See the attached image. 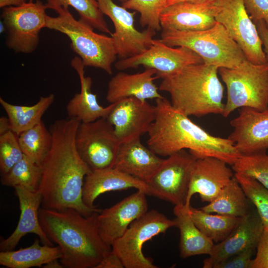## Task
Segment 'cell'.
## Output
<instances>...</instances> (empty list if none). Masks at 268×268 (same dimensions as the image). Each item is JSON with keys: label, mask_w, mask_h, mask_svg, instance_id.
<instances>
[{"label": "cell", "mask_w": 268, "mask_h": 268, "mask_svg": "<svg viewBox=\"0 0 268 268\" xmlns=\"http://www.w3.org/2000/svg\"><path fill=\"white\" fill-rule=\"evenodd\" d=\"M14 188L19 203L20 217L12 233L0 242V251L13 250L20 239L29 233L37 235L43 245L54 246L40 224L39 210L41 205L42 197L39 191L32 192L19 186Z\"/></svg>", "instance_id": "obj_21"}, {"label": "cell", "mask_w": 268, "mask_h": 268, "mask_svg": "<svg viewBox=\"0 0 268 268\" xmlns=\"http://www.w3.org/2000/svg\"><path fill=\"white\" fill-rule=\"evenodd\" d=\"M218 74L213 66L189 65L162 77L159 90L169 93L173 107L186 116L222 115L224 87Z\"/></svg>", "instance_id": "obj_4"}, {"label": "cell", "mask_w": 268, "mask_h": 268, "mask_svg": "<svg viewBox=\"0 0 268 268\" xmlns=\"http://www.w3.org/2000/svg\"><path fill=\"white\" fill-rule=\"evenodd\" d=\"M70 64L78 75L81 88L80 92L76 93L67 105L68 117L76 119L81 123H89L100 118H106L115 103L107 107L100 105L97 95L91 92L92 79L85 75V66L82 60L79 57H75Z\"/></svg>", "instance_id": "obj_25"}, {"label": "cell", "mask_w": 268, "mask_h": 268, "mask_svg": "<svg viewBox=\"0 0 268 268\" xmlns=\"http://www.w3.org/2000/svg\"><path fill=\"white\" fill-rule=\"evenodd\" d=\"M176 227L174 220L152 209L134 220L124 234L112 244V250L126 268H157L142 252L143 244L153 237Z\"/></svg>", "instance_id": "obj_8"}, {"label": "cell", "mask_w": 268, "mask_h": 268, "mask_svg": "<svg viewBox=\"0 0 268 268\" xmlns=\"http://www.w3.org/2000/svg\"><path fill=\"white\" fill-rule=\"evenodd\" d=\"M246 10L255 24L263 21L268 28V0H243Z\"/></svg>", "instance_id": "obj_39"}, {"label": "cell", "mask_w": 268, "mask_h": 268, "mask_svg": "<svg viewBox=\"0 0 268 268\" xmlns=\"http://www.w3.org/2000/svg\"><path fill=\"white\" fill-rule=\"evenodd\" d=\"M256 26L264 46V51L268 62V28L262 20L257 21Z\"/></svg>", "instance_id": "obj_42"}, {"label": "cell", "mask_w": 268, "mask_h": 268, "mask_svg": "<svg viewBox=\"0 0 268 268\" xmlns=\"http://www.w3.org/2000/svg\"></svg>", "instance_id": "obj_48"}, {"label": "cell", "mask_w": 268, "mask_h": 268, "mask_svg": "<svg viewBox=\"0 0 268 268\" xmlns=\"http://www.w3.org/2000/svg\"><path fill=\"white\" fill-rule=\"evenodd\" d=\"M23 156L16 134L10 130L0 135V171L1 175L8 173Z\"/></svg>", "instance_id": "obj_37"}, {"label": "cell", "mask_w": 268, "mask_h": 268, "mask_svg": "<svg viewBox=\"0 0 268 268\" xmlns=\"http://www.w3.org/2000/svg\"><path fill=\"white\" fill-rule=\"evenodd\" d=\"M252 204L234 176L218 196L201 209L207 213L242 217L253 207Z\"/></svg>", "instance_id": "obj_28"}, {"label": "cell", "mask_w": 268, "mask_h": 268, "mask_svg": "<svg viewBox=\"0 0 268 268\" xmlns=\"http://www.w3.org/2000/svg\"><path fill=\"white\" fill-rule=\"evenodd\" d=\"M146 196L143 192L137 190L98 213V230L107 244L111 246L124 234L134 220L148 211Z\"/></svg>", "instance_id": "obj_17"}, {"label": "cell", "mask_w": 268, "mask_h": 268, "mask_svg": "<svg viewBox=\"0 0 268 268\" xmlns=\"http://www.w3.org/2000/svg\"><path fill=\"white\" fill-rule=\"evenodd\" d=\"M62 256L59 246L40 245L36 239L30 246L18 250L0 252V265L9 268H30L41 267Z\"/></svg>", "instance_id": "obj_27"}, {"label": "cell", "mask_w": 268, "mask_h": 268, "mask_svg": "<svg viewBox=\"0 0 268 268\" xmlns=\"http://www.w3.org/2000/svg\"><path fill=\"white\" fill-rule=\"evenodd\" d=\"M75 142L79 156L92 171L113 167L121 143L106 118L80 123Z\"/></svg>", "instance_id": "obj_11"}, {"label": "cell", "mask_w": 268, "mask_h": 268, "mask_svg": "<svg viewBox=\"0 0 268 268\" xmlns=\"http://www.w3.org/2000/svg\"><path fill=\"white\" fill-rule=\"evenodd\" d=\"M203 63L195 52L184 47L167 46L160 39H153L151 46L143 52L116 62L117 69L123 70L143 66L156 70L157 78L169 75L189 65Z\"/></svg>", "instance_id": "obj_13"}, {"label": "cell", "mask_w": 268, "mask_h": 268, "mask_svg": "<svg viewBox=\"0 0 268 268\" xmlns=\"http://www.w3.org/2000/svg\"><path fill=\"white\" fill-rule=\"evenodd\" d=\"M190 207L179 205H175L173 209L174 220L180 231V256L182 259L196 255H209L214 245L213 241L196 226L190 216Z\"/></svg>", "instance_id": "obj_26"}, {"label": "cell", "mask_w": 268, "mask_h": 268, "mask_svg": "<svg viewBox=\"0 0 268 268\" xmlns=\"http://www.w3.org/2000/svg\"><path fill=\"white\" fill-rule=\"evenodd\" d=\"M224 161L214 157H205L196 160L185 202L189 208L192 196L198 194L202 202H210L234 176Z\"/></svg>", "instance_id": "obj_19"}, {"label": "cell", "mask_w": 268, "mask_h": 268, "mask_svg": "<svg viewBox=\"0 0 268 268\" xmlns=\"http://www.w3.org/2000/svg\"><path fill=\"white\" fill-rule=\"evenodd\" d=\"M54 100V94H50L41 97L34 105L23 106L12 104L0 97V104L7 115L11 130L18 135L39 123Z\"/></svg>", "instance_id": "obj_29"}, {"label": "cell", "mask_w": 268, "mask_h": 268, "mask_svg": "<svg viewBox=\"0 0 268 268\" xmlns=\"http://www.w3.org/2000/svg\"><path fill=\"white\" fill-rule=\"evenodd\" d=\"M124 265L119 256L112 251L108 252L96 268H124Z\"/></svg>", "instance_id": "obj_41"}, {"label": "cell", "mask_w": 268, "mask_h": 268, "mask_svg": "<svg viewBox=\"0 0 268 268\" xmlns=\"http://www.w3.org/2000/svg\"><path fill=\"white\" fill-rule=\"evenodd\" d=\"M234 176L246 197L257 210L264 229L268 230V189L255 178L247 175L234 173Z\"/></svg>", "instance_id": "obj_34"}, {"label": "cell", "mask_w": 268, "mask_h": 268, "mask_svg": "<svg viewBox=\"0 0 268 268\" xmlns=\"http://www.w3.org/2000/svg\"><path fill=\"white\" fill-rule=\"evenodd\" d=\"M214 17L238 44L247 60L255 64L267 62L256 24L250 17L243 0H215Z\"/></svg>", "instance_id": "obj_10"}, {"label": "cell", "mask_w": 268, "mask_h": 268, "mask_svg": "<svg viewBox=\"0 0 268 268\" xmlns=\"http://www.w3.org/2000/svg\"><path fill=\"white\" fill-rule=\"evenodd\" d=\"M97 0L102 12L108 16L114 24L115 31L111 37L119 57L126 59L135 56L151 46L156 31L148 28L143 31L137 30L134 25L136 11L130 12L113 0Z\"/></svg>", "instance_id": "obj_14"}, {"label": "cell", "mask_w": 268, "mask_h": 268, "mask_svg": "<svg viewBox=\"0 0 268 268\" xmlns=\"http://www.w3.org/2000/svg\"><path fill=\"white\" fill-rule=\"evenodd\" d=\"M215 0H167L165 4V7L170 5L183 1H188L194 3H208L212 2Z\"/></svg>", "instance_id": "obj_45"}, {"label": "cell", "mask_w": 268, "mask_h": 268, "mask_svg": "<svg viewBox=\"0 0 268 268\" xmlns=\"http://www.w3.org/2000/svg\"><path fill=\"white\" fill-rule=\"evenodd\" d=\"M58 259L52 260L42 266L44 268H63V266Z\"/></svg>", "instance_id": "obj_46"}, {"label": "cell", "mask_w": 268, "mask_h": 268, "mask_svg": "<svg viewBox=\"0 0 268 268\" xmlns=\"http://www.w3.org/2000/svg\"><path fill=\"white\" fill-rule=\"evenodd\" d=\"M156 73V70L152 68L134 74L117 73L108 82L106 99L110 104L130 97L143 101L163 98L154 83L157 78Z\"/></svg>", "instance_id": "obj_22"}, {"label": "cell", "mask_w": 268, "mask_h": 268, "mask_svg": "<svg viewBox=\"0 0 268 268\" xmlns=\"http://www.w3.org/2000/svg\"><path fill=\"white\" fill-rule=\"evenodd\" d=\"M189 212L196 226L216 243L224 240L236 227L241 219V217L207 213L191 206Z\"/></svg>", "instance_id": "obj_30"}, {"label": "cell", "mask_w": 268, "mask_h": 268, "mask_svg": "<svg viewBox=\"0 0 268 268\" xmlns=\"http://www.w3.org/2000/svg\"><path fill=\"white\" fill-rule=\"evenodd\" d=\"M155 118V106L146 100L130 97L115 103L106 118L121 143L147 134Z\"/></svg>", "instance_id": "obj_16"}, {"label": "cell", "mask_w": 268, "mask_h": 268, "mask_svg": "<svg viewBox=\"0 0 268 268\" xmlns=\"http://www.w3.org/2000/svg\"><path fill=\"white\" fill-rule=\"evenodd\" d=\"M26 0H0V7L4 8L10 6L19 5L25 2Z\"/></svg>", "instance_id": "obj_44"}, {"label": "cell", "mask_w": 268, "mask_h": 268, "mask_svg": "<svg viewBox=\"0 0 268 268\" xmlns=\"http://www.w3.org/2000/svg\"><path fill=\"white\" fill-rule=\"evenodd\" d=\"M163 160L137 138L120 143L113 167L146 183Z\"/></svg>", "instance_id": "obj_24"}, {"label": "cell", "mask_w": 268, "mask_h": 268, "mask_svg": "<svg viewBox=\"0 0 268 268\" xmlns=\"http://www.w3.org/2000/svg\"><path fill=\"white\" fill-rule=\"evenodd\" d=\"M218 74L227 89L224 117L242 107L268 109V62L255 64L247 60L235 68H219Z\"/></svg>", "instance_id": "obj_7"}, {"label": "cell", "mask_w": 268, "mask_h": 268, "mask_svg": "<svg viewBox=\"0 0 268 268\" xmlns=\"http://www.w3.org/2000/svg\"><path fill=\"white\" fill-rule=\"evenodd\" d=\"M80 121L75 118L60 119L50 127L51 148L41 165L38 189L42 207L63 210H76L85 217L102 210L87 206L82 200L84 179L92 172L79 156L75 138Z\"/></svg>", "instance_id": "obj_1"}, {"label": "cell", "mask_w": 268, "mask_h": 268, "mask_svg": "<svg viewBox=\"0 0 268 268\" xmlns=\"http://www.w3.org/2000/svg\"><path fill=\"white\" fill-rule=\"evenodd\" d=\"M47 9L72 7L78 13L79 20L105 33L112 35L97 0H46Z\"/></svg>", "instance_id": "obj_32"}, {"label": "cell", "mask_w": 268, "mask_h": 268, "mask_svg": "<svg viewBox=\"0 0 268 268\" xmlns=\"http://www.w3.org/2000/svg\"><path fill=\"white\" fill-rule=\"evenodd\" d=\"M95 212L85 217L75 209L40 208L39 218L47 237L61 248L66 268H96L112 247L102 239Z\"/></svg>", "instance_id": "obj_3"}, {"label": "cell", "mask_w": 268, "mask_h": 268, "mask_svg": "<svg viewBox=\"0 0 268 268\" xmlns=\"http://www.w3.org/2000/svg\"><path fill=\"white\" fill-rule=\"evenodd\" d=\"M264 227L254 206L222 241L214 245L209 257L203 260V268H213L224 260L250 249H256Z\"/></svg>", "instance_id": "obj_18"}, {"label": "cell", "mask_w": 268, "mask_h": 268, "mask_svg": "<svg viewBox=\"0 0 268 268\" xmlns=\"http://www.w3.org/2000/svg\"><path fill=\"white\" fill-rule=\"evenodd\" d=\"M234 173L251 176L268 189V155L266 153L241 155L232 165Z\"/></svg>", "instance_id": "obj_36"}, {"label": "cell", "mask_w": 268, "mask_h": 268, "mask_svg": "<svg viewBox=\"0 0 268 268\" xmlns=\"http://www.w3.org/2000/svg\"><path fill=\"white\" fill-rule=\"evenodd\" d=\"M42 177V169L24 155L6 174L1 175L2 185L15 188L19 186L29 191L38 190Z\"/></svg>", "instance_id": "obj_33"}, {"label": "cell", "mask_w": 268, "mask_h": 268, "mask_svg": "<svg viewBox=\"0 0 268 268\" xmlns=\"http://www.w3.org/2000/svg\"><path fill=\"white\" fill-rule=\"evenodd\" d=\"M156 118L147 133L148 147L168 156L182 149L197 159L214 157L233 165L242 155L228 138L214 136L173 107L164 98L155 99Z\"/></svg>", "instance_id": "obj_2"}, {"label": "cell", "mask_w": 268, "mask_h": 268, "mask_svg": "<svg viewBox=\"0 0 268 268\" xmlns=\"http://www.w3.org/2000/svg\"><path fill=\"white\" fill-rule=\"evenodd\" d=\"M251 268H268V230H264L258 244Z\"/></svg>", "instance_id": "obj_40"}, {"label": "cell", "mask_w": 268, "mask_h": 268, "mask_svg": "<svg viewBox=\"0 0 268 268\" xmlns=\"http://www.w3.org/2000/svg\"><path fill=\"white\" fill-rule=\"evenodd\" d=\"M10 125L9 119L5 117L0 118V135L10 131Z\"/></svg>", "instance_id": "obj_43"}, {"label": "cell", "mask_w": 268, "mask_h": 268, "mask_svg": "<svg viewBox=\"0 0 268 268\" xmlns=\"http://www.w3.org/2000/svg\"><path fill=\"white\" fill-rule=\"evenodd\" d=\"M197 158L182 149L164 159L146 183L153 196L174 204L185 205Z\"/></svg>", "instance_id": "obj_12"}, {"label": "cell", "mask_w": 268, "mask_h": 268, "mask_svg": "<svg viewBox=\"0 0 268 268\" xmlns=\"http://www.w3.org/2000/svg\"><path fill=\"white\" fill-rule=\"evenodd\" d=\"M47 9L39 0L3 8L1 18L6 32V44L16 53L34 52L39 42V33L45 28Z\"/></svg>", "instance_id": "obj_9"}, {"label": "cell", "mask_w": 268, "mask_h": 268, "mask_svg": "<svg viewBox=\"0 0 268 268\" xmlns=\"http://www.w3.org/2000/svg\"><path fill=\"white\" fill-rule=\"evenodd\" d=\"M120 0L122 2V3H123L124 2H125L129 0Z\"/></svg>", "instance_id": "obj_47"}, {"label": "cell", "mask_w": 268, "mask_h": 268, "mask_svg": "<svg viewBox=\"0 0 268 268\" xmlns=\"http://www.w3.org/2000/svg\"><path fill=\"white\" fill-rule=\"evenodd\" d=\"M167 0H129L122 3L140 14L139 24L154 31L162 30L160 17Z\"/></svg>", "instance_id": "obj_35"}, {"label": "cell", "mask_w": 268, "mask_h": 268, "mask_svg": "<svg viewBox=\"0 0 268 268\" xmlns=\"http://www.w3.org/2000/svg\"><path fill=\"white\" fill-rule=\"evenodd\" d=\"M233 128L227 137L242 155L266 153L268 150V109L258 111L242 107L230 121Z\"/></svg>", "instance_id": "obj_15"}, {"label": "cell", "mask_w": 268, "mask_h": 268, "mask_svg": "<svg viewBox=\"0 0 268 268\" xmlns=\"http://www.w3.org/2000/svg\"><path fill=\"white\" fill-rule=\"evenodd\" d=\"M256 249H250L232 256L216 265L213 268H251L252 257Z\"/></svg>", "instance_id": "obj_38"}, {"label": "cell", "mask_w": 268, "mask_h": 268, "mask_svg": "<svg viewBox=\"0 0 268 268\" xmlns=\"http://www.w3.org/2000/svg\"><path fill=\"white\" fill-rule=\"evenodd\" d=\"M18 140L24 155L40 166L52 144L51 133L42 121L20 134Z\"/></svg>", "instance_id": "obj_31"}, {"label": "cell", "mask_w": 268, "mask_h": 268, "mask_svg": "<svg viewBox=\"0 0 268 268\" xmlns=\"http://www.w3.org/2000/svg\"><path fill=\"white\" fill-rule=\"evenodd\" d=\"M54 10L58 16L47 15L45 28L67 35L70 40L72 50L85 67L100 68L111 74L112 65L118 56L113 38L97 33L88 24L76 20L68 7H58Z\"/></svg>", "instance_id": "obj_6"}, {"label": "cell", "mask_w": 268, "mask_h": 268, "mask_svg": "<svg viewBox=\"0 0 268 268\" xmlns=\"http://www.w3.org/2000/svg\"><path fill=\"white\" fill-rule=\"evenodd\" d=\"M135 188L150 196L147 184L119 170L110 167L92 171L84 178L82 200L85 204L95 207L94 202L100 195L111 191Z\"/></svg>", "instance_id": "obj_23"}, {"label": "cell", "mask_w": 268, "mask_h": 268, "mask_svg": "<svg viewBox=\"0 0 268 268\" xmlns=\"http://www.w3.org/2000/svg\"><path fill=\"white\" fill-rule=\"evenodd\" d=\"M213 2L183 1L165 7L160 17L162 29L198 31L212 27L216 22Z\"/></svg>", "instance_id": "obj_20"}, {"label": "cell", "mask_w": 268, "mask_h": 268, "mask_svg": "<svg viewBox=\"0 0 268 268\" xmlns=\"http://www.w3.org/2000/svg\"><path fill=\"white\" fill-rule=\"evenodd\" d=\"M160 40L169 46L189 49L199 55L203 63L218 68H235L247 60L238 44L218 22L202 30L162 29Z\"/></svg>", "instance_id": "obj_5"}]
</instances>
